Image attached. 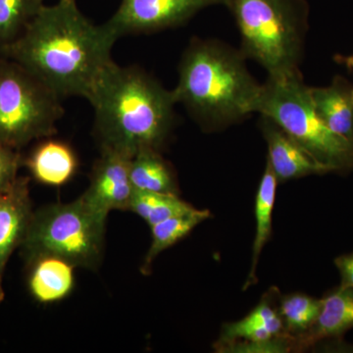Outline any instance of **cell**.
I'll list each match as a JSON object with an SVG mask.
<instances>
[{
  "label": "cell",
  "instance_id": "cell-1",
  "mask_svg": "<svg viewBox=\"0 0 353 353\" xmlns=\"http://www.w3.org/2000/svg\"><path fill=\"white\" fill-rule=\"evenodd\" d=\"M117 39L105 25H95L76 0L43 6L24 32L2 57L22 65L63 99H90L113 63Z\"/></svg>",
  "mask_w": 353,
  "mask_h": 353
},
{
  "label": "cell",
  "instance_id": "cell-2",
  "mask_svg": "<svg viewBox=\"0 0 353 353\" xmlns=\"http://www.w3.org/2000/svg\"><path fill=\"white\" fill-rule=\"evenodd\" d=\"M101 148L132 157L141 148L160 150L175 127L173 90L139 66L113 62L88 99Z\"/></svg>",
  "mask_w": 353,
  "mask_h": 353
},
{
  "label": "cell",
  "instance_id": "cell-3",
  "mask_svg": "<svg viewBox=\"0 0 353 353\" xmlns=\"http://www.w3.org/2000/svg\"><path fill=\"white\" fill-rule=\"evenodd\" d=\"M241 50L214 41L190 39L178 68L173 94L203 129L230 126L255 113L261 83L248 71Z\"/></svg>",
  "mask_w": 353,
  "mask_h": 353
},
{
  "label": "cell",
  "instance_id": "cell-4",
  "mask_svg": "<svg viewBox=\"0 0 353 353\" xmlns=\"http://www.w3.org/2000/svg\"><path fill=\"white\" fill-rule=\"evenodd\" d=\"M241 34V52L268 77L301 73L308 30L306 0H227Z\"/></svg>",
  "mask_w": 353,
  "mask_h": 353
},
{
  "label": "cell",
  "instance_id": "cell-5",
  "mask_svg": "<svg viewBox=\"0 0 353 353\" xmlns=\"http://www.w3.org/2000/svg\"><path fill=\"white\" fill-rule=\"evenodd\" d=\"M255 112L276 123L318 162L331 172L353 169V143L341 138L320 119L310 87L301 73L272 78L261 83Z\"/></svg>",
  "mask_w": 353,
  "mask_h": 353
},
{
  "label": "cell",
  "instance_id": "cell-6",
  "mask_svg": "<svg viewBox=\"0 0 353 353\" xmlns=\"http://www.w3.org/2000/svg\"><path fill=\"white\" fill-rule=\"evenodd\" d=\"M108 217L95 212L81 197L34 211L22 245L25 261L39 255L61 257L81 268L95 270L102 261Z\"/></svg>",
  "mask_w": 353,
  "mask_h": 353
},
{
  "label": "cell",
  "instance_id": "cell-7",
  "mask_svg": "<svg viewBox=\"0 0 353 353\" xmlns=\"http://www.w3.org/2000/svg\"><path fill=\"white\" fill-rule=\"evenodd\" d=\"M61 101L22 65L0 57V145L21 150L54 136Z\"/></svg>",
  "mask_w": 353,
  "mask_h": 353
},
{
  "label": "cell",
  "instance_id": "cell-8",
  "mask_svg": "<svg viewBox=\"0 0 353 353\" xmlns=\"http://www.w3.org/2000/svg\"><path fill=\"white\" fill-rule=\"evenodd\" d=\"M227 0H121L110 19L103 23L119 39L129 34H150L180 27L199 11L226 6Z\"/></svg>",
  "mask_w": 353,
  "mask_h": 353
},
{
  "label": "cell",
  "instance_id": "cell-9",
  "mask_svg": "<svg viewBox=\"0 0 353 353\" xmlns=\"http://www.w3.org/2000/svg\"><path fill=\"white\" fill-rule=\"evenodd\" d=\"M132 157L101 148V155L92 165L90 185L81 199L95 212L108 217L113 210H128L134 187L130 176Z\"/></svg>",
  "mask_w": 353,
  "mask_h": 353
},
{
  "label": "cell",
  "instance_id": "cell-10",
  "mask_svg": "<svg viewBox=\"0 0 353 353\" xmlns=\"http://www.w3.org/2000/svg\"><path fill=\"white\" fill-rule=\"evenodd\" d=\"M30 181L29 176H19L0 194V303L6 297L3 279L7 263L14 250L22 245L34 214Z\"/></svg>",
  "mask_w": 353,
  "mask_h": 353
},
{
  "label": "cell",
  "instance_id": "cell-11",
  "mask_svg": "<svg viewBox=\"0 0 353 353\" xmlns=\"http://www.w3.org/2000/svg\"><path fill=\"white\" fill-rule=\"evenodd\" d=\"M260 129L268 146L267 163L275 174L278 183L331 172L270 118L261 115Z\"/></svg>",
  "mask_w": 353,
  "mask_h": 353
},
{
  "label": "cell",
  "instance_id": "cell-12",
  "mask_svg": "<svg viewBox=\"0 0 353 353\" xmlns=\"http://www.w3.org/2000/svg\"><path fill=\"white\" fill-rule=\"evenodd\" d=\"M23 166L36 182L58 188L75 176L80 162L71 145L52 136L39 139L29 154L23 157Z\"/></svg>",
  "mask_w": 353,
  "mask_h": 353
},
{
  "label": "cell",
  "instance_id": "cell-13",
  "mask_svg": "<svg viewBox=\"0 0 353 353\" xmlns=\"http://www.w3.org/2000/svg\"><path fill=\"white\" fill-rule=\"evenodd\" d=\"M26 264L28 290L37 303H59L73 292L75 265L50 254L39 255Z\"/></svg>",
  "mask_w": 353,
  "mask_h": 353
},
{
  "label": "cell",
  "instance_id": "cell-14",
  "mask_svg": "<svg viewBox=\"0 0 353 353\" xmlns=\"http://www.w3.org/2000/svg\"><path fill=\"white\" fill-rule=\"evenodd\" d=\"M316 113L334 134L353 143V85L336 76L327 87H310Z\"/></svg>",
  "mask_w": 353,
  "mask_h": 353
},
{
  "label": "cell",
  "instance_id": "cell-15",
  "mask_svg": "<svg viewBox=\"0 0 353 353\" xmlns=\"http://www.w3.org/2000/svg\"><path fill=\"white\" fill-rule=\"evenodd\" d=\"M284 334V324L279 309L266 299L240 321L225 325L216 348L236 341L266 343Z\"/></svg>",
  "mask_w": 353,
  "mask_h": 353
},
{
  "label": "cell",
  "instance_id": "cell-16",
  "mask_svg": "<svg viewBox=\"0 0 353 353\" xmlns=\"http://www.w3.org/2000/svg\"><path fill=\"white\" fill-rule=\"evenodd\" d=\"M321 310L314 324L307 333L296 340L301 347L314 345L324 339L340 336L353 328L352 289L340 287L321 299Z\"/></svg>",
  "mask_w": 353,
  "mask_h": 353
},
{
  "label": "cell",
  "instance_id": "cell-17",
  "mask_svg": "<svg viewBox=\"0 0 353 353\" xmlns=\"http://www.w3.org/2000/svg\"><path fill=\"white\" fill-rule=\"evenodd\" d=\"M130 176L134 190L178 194V183L171 165L160 150L141 148L131 158Z\"/></svg>",
  "mask_w": 353,
  "mask_h": 353
},
{
  "label": "cell",
  "instance_id": "cell-18",
  "mask_svg": "<svg viewBox=\"0 0 353 353\" xmlns=\"http://www.w3.org/2000/svg\"><path fill=\"white\" fill-rule=\"evenodd\" d=\"M278 180L275 174L272 171L269 164L266 168L261 181H260L256 197H255V221H256V230H255L254 241L252 246V268L243 290L252 287L256 283L257 264H259L260 254L265 245L268 243L272 233V215H273L274 205H275L276 192H277Z\"/></svg>",
  "mask_w": 353,
  "mask_h": 353
},
{
  "label": "cell",
  "instance_id": "cell-19",
  "mask_svg": "<svg viewBox=\"0 0 353 353\" xmlns=\"http://www.w3.org/2000/svg\"><path fill=\"white\" fill-rule=\"evenodd\" d=\"M210 216L208 210L194 208L185 214L174 216L150 227L152 243L141 265V273L143 275H150L153 261L160 253L183 240L194 228L208 219Z\"/></svg>",
  "mask_w": 353,
  "mask_h": 353
},
{
  "label": "cell",
  "instance_id": "cell-20",
  "mask_svg": "<svg viewBox=\"0 0 353 353\" xmlns=\"http://www.w3.org/2000/svg\"><path fill=\"white\" fill-rule=\"evenodd\" d=\"M194 208L179 194L134 190L128 210L136 213L150 227L174 216L185 214Z\"/></svg>",
  "mask_w": 353,
  "mask_h": 353
},
{
  "label": "cell",
  "instance_id": "cell-21",
  "mask_svg": "<svg viewBox=\"0 0 353 353\" xmlns=\"http://www.w3.org/2000/svg\"><path fill=\"white\" fill-rule=\"evenodd\" d=\"M44 0H0V57L38 14Z\"/></svg>",
  "mask_w": 353,
  "mask_h": 353
},
{
  "label": "cell",
  "instance_id": "cell-22",
  "mask_svg": "<svg viewBox=\"0 0 353 353\" xmlns=\"http://www.w3.org/2000/svg\"><path fill=\"white\" fill-rule=\"evenodd\" d=\"M321 306V301L303 294L282 297L278 309L285 334L294 341L307 333L317 319Z\"/></svg>",
  "mask_w": 353,
  "mask_h": 353
},
{
  "label": "cell",
  "instance_id": "cell-23",
  "mask_svg": "<svg viewBox=\"0 0 353 353\" xmlns=\"http://www.w3.org/2000/svg\"><path fill=\"white\" fill-rule=\"evenodd\" d=\"M294 343V340L288 334L278 336L266 343H246V341H236L217 347L219 352L236 353H281L288 352L290 350V345Z\"/></svg>",
  "mask_w": 353,
  "mask_h": 353
},
{
  "label": "cell",
  "instance_id": "cell-24",
  "mask_svg": "<svg viewBox=\"0 0 353 353\" xmlns=\"http://www.w3.org/2000/svg\"><path fill=\"white\" fill-rule=\"evenodd\" d=\"M22 166L23 155L20 150L0 145V194L15 183Z\"/></svg>",
  "mask_w": 353,
  "mask_h": 353
},
{
  "label": "cell",
  "instance_id": "cell-25",
  "mask_svg": "<svg viewBox=\"0 0 353 353\" xmlns=\"http://www.w3.org/2000/svg\"><path fill=\"white\" fill-rule=\"evenodd\" d=\"M336 268L341 274V288L353 290V252L343 255L334 260Z\"/></svg>",
  "mask_w": 353,
  "mask_h": 353
},
{
  "label": "cell",
  "instance_id": "cell-26",
  "mask_svg": "<svg viewBox=\"0 0 353 353\" xmlns=\"http://www.w3.org/2000/svg\"><path fill=\"white\" fill-rule=\"evenodd\" d=\"M334 61L341 65H345L347 69L353 72V53L350 55L336 54L334 57Z\"/></svg>",
  "mask_w": 353,
  "mask_h": 353
}]
</instances>
